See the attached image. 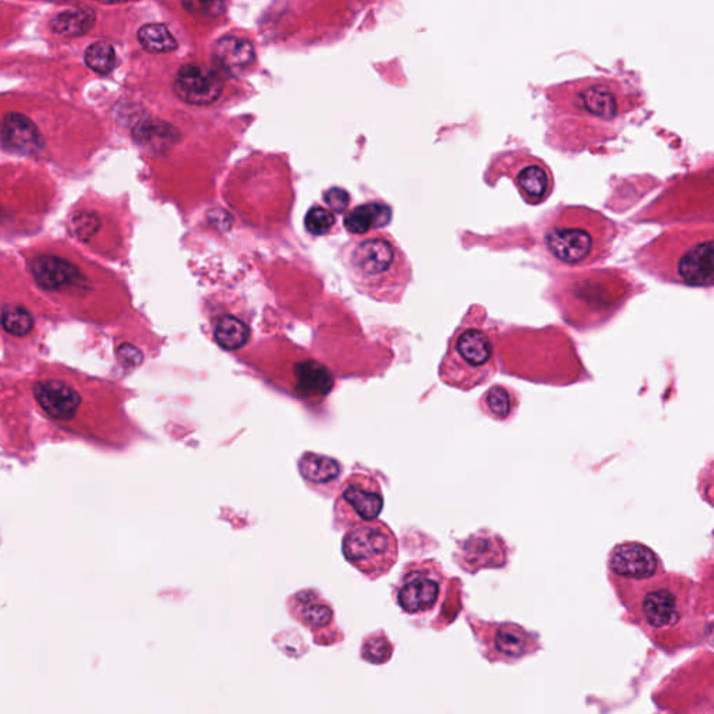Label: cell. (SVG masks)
Masks as SVG:
<instances>
[{"label":"cell","mask_w":714,"mask_h":714,"mask_svg":"<svg viewBox=\"0 0 714 714\" xmlns=\"http://www.w3.org/2000/svg\"><path fill=\"white\" fill-rule=\"evenodd\" d=\"M337 225V218L324 207L312 206L304 218V227L312 236L328 235Z\"/></svg>","instance_id":"31"},{"label":"cell","mask_w":714,"mask_h":714,"mask_svg":"<svg viewBox=\"0 0 714 714\" xmlns=\"http://www.w3.org/2000/svg\"><path fill=\"white\" fill-rule=\"evenodd\" d=\"M342 553L352 566L374 580L388 574L398 561V540L385 522L375 518L345 533Z\"/></svg>","instance_id":"7"},{"label":"cell","mask_w":714,"mask_h":714,"mask_svg":"<svg viewBox=\"0 0 714 714\" xmlns=\"http://www.w3.org/2000/svg\"><path fill=\"white\" fill-rule=\"evenodd\" d=\"M299 472L310 484L324 488L337 484L342 474V464L331 456L304 453L299 459Z\"/></svg>","instance_id":"23"},{"label":"cell","mask_w":714,"mask_h":714,"mask_svg":"<svg viewBox=\"0 0 714 714\" xmlns=\"http://www.w3.org/2000/svg\"><path fill=\"white\" fill-rule=\"evenodd\" d=\"M713 227L671 228L638 250L640 270L661 282L710 288L714 280Z\"/></svg>","instance_id":"2"},{"label":"cell","mask_w":714,"mask_h":714,"mask_svg":"<svg viewBox=\"0 0 714 714\" xmlns=\"http://www.w3.org/2000/svg\"><path fill=\"white\" fill-rule=\"evenodd\" d=\"M471 625L482 646L483 656L491 663H518L542 648L537 635L514 622L474 621L471 618Z\"/></svg>","instance_id":"11"},{"label":"cell","mask_w":714,"mask_h":714,"mask_svg":"<svg viewBox=\"0 0 714 714\" xmlns=\"http://www.w3.org/2000/svg\"><path fill=\"white\" fill-rule=\"evenodd\" d=\"M634 280L621 270L571 272L554 285V299L564 320L576 328L597 327L624 306Z\"/></svg>","instance_id":"5"},{"label":"cell","mask_w":714,"mask_h":714,"mask_svg":"<svg viewBox=\"0 0 714 714\" xmlns=\"http://www.w3.org/2000/svg\"><path fill=\"white\" fill-rule=\"evenodd\" d=\"M30 268L38 285L46 291H63L78 285L81 280L78 268L59 257H36L31 262Z\"/></svg>","instance_id":"17"},{"label":"cell","mask_w":714,"mask_h":714,"mask_svg":"<svg viewBox=\"0 0 714 714\" xmlns=\"http://www.w3.org/2000/svg\"><path fill=\"white\" fill-rule=\"evenodd\" d=\"M87 66L98 75H107L112 72L117 63V54L109 42L99 41L89 45L84 55Z\"/></svg>","instance_id":"28"},{"label":"cell","mask_w":714,"mask_h":714,"mask_svg":"<svg viewBox=\"0 0 714 714\" xmlns=\"http://www.w3.org/2000/svg\"><path fill=\"white\" fill-rule=\"evenodd\" d=\"M521 405L518 391L508 385H491L479 399V409L483 414L497 422L508 423L515 417Z\"/></svg>","instance_id":"22"},{"label":"cell","mask_w":714,"mask_h":714,"mask_svg":"<svg viewBox=\"0 0 714 714\" xmlns=\"http://www.w3.org/2000/svg\"><path fill=\"white\" fill-rule=\"evenodd\" d=\"M96 12L89 7L78 6L65 10L55 15L51 21V30L57 36H86L96 26Z\"/></svg>","instance_id":"25"},{"label":"cell","mask_w":714,"mask_h":714,"mask_svg":"<svg viewBox=\"0 0 714 714\" xmlns=\"http://www.w3.org/2000/svg\"><path fill=\"white\" fill-rule=\"evenodd\" d=\"M98 215L93 214V212H81L70 222L72 232L83 240L91 238L98 230Z\"/></svg>","instance_id":"33"},{"label":"cell","mask_w":714,"mask_h":714,"mask_svg":"<svg viewBox=\"0 0 714 714\" xmlns=\"http://www.w3.org/2000/svg\"><path fill=\"white\" fill-rule=\"evenodd\" d=\"M393 645L382 631L369 635L362 643V658L370 664H384L393 658Z\"/></svg>","instance_id":"29"},{"label":"cell","mask_w":714,"mask_h":714,"mask_svg":"<svg viewBox=\"0 0 714 714\" xmlns=\"http://www.w3.org/2000/svg\"><path fill=\"white\" fill-rule=\"evenodd\" d=\"M508 551V545L500 535L482 529L456 543L454 558L462 571L476 574L482 569L506 566Z\"/></svg>","instance_id":"13"},{"label":"cell","mask_w":714,"mask_h":714,"mask_svg":"<svg viewBox=\"0 0 714 714\" xmlns=\"http://www.w3.org/2000/svg\"><path fill=\"white\" fill-rule=\"evenodd\" d=\"M289 610L293 618L304 627L317 629L332 622L333 610L330 603L314 590H301L289 598Z\"/></svg>","instance_id":"19"},{"label":"cell","mask_w":714,"mask_h":714,"mask_svg":"<svg viewBox=\"0 0 714 714\" xmlns=\"http://www.w3.org/2000/svg\"><path fill=\"white\" fill-rule=\"evenodd\" d=\"M119 356L130 364H138L141 362V354L138 353V349H134L130 345L120 346Z\"/></svg>","instance_id":"35"},{"label":"cell","mask_w":714,"mask_h":714,"mask_svg":"<svg viewBox=\"0 0 714 714\" xmlns=\"http://www.w3.org/2000/svg\"><path fill=\"white\" fill-rule=\"evenodd\" d=\"M2 327L15 337L27 335L33 330L34 320L30 311L21 306H6L0 316Z\"/></svg>","instance_id":"30"},{"label":"cell","mask_w":714,"mask_h":714,"mask_svg":"<svg viewBox=\"0 0 714 714\" xmlns=\"http://www.w3.org/2000/svg\"><path fill=\"white\" fill-rule=\"evenodd\" d=\"M574 107L580 117L598 123L614 122L621 115L618 96L603 83L582 87L575 96Z\"/></svg>","instance_id":"15"},{"label":"cell","mask_w":714,"mask_h":714,"mask_svg":"<svg viewBox=\"0 0 714 714\" xmlns=\"http://www.w3.org/2000/svg\"><path fill=\"white\" fill-rule=\"evenodd\" d=\"M176 96L186 104L207 107L222 96L223 80L217 70L203 65H186L173 83Z\"/></svg>","instance_id":"14"},{"label":"cell","mask_w":714,"mask_h":714,"mask_svg":"<svg viewBox=\"0 0 714 714\" xmlns=\"http://www.w3.org/2000/svg\"><path fill=\"white\" fill-rule=\"evenodd\" d=\"M214 338L225 351H239L250 340V328L238 317L220 316L214 327Z\"/></svg>","instance_id":"26"},{"label":"cell","mask_w":714,"mask_h":714,"mask_svg":"<svg viewBox=\"0 0 714 714\" xmlns=\"http://www.w3.org/2000/svg\"><path fill=\"white\" fill-rule=\"evenodd\" d=\"M495 176L493 183L500 176L512 178L522 199L530 206L545 203L554 190V176L545 161L536 158L527 151H509L498 155L490 164L487 176Z\"/></svg>","instance_id":"9"},{"label":"cell","mask_w":714,"mask_h":714,"mask_svg":"<svg viewBox=\"0 0 714 714\" xmlns=\"http://www.w3.org/2000/svg\"><path fill=\"white\" fill-rule=\"evenodd\" d=\"M384 508V495L380 483L364 474H354L341 485L335 506L333 524L337 527L354 526L372 521Z\"/></svg>","instance_id":"12"},{"label":"cell","mask_w":714,"mask_h":714,"mask_svg":"<svg viewBox=\"0 0 714 714\" xmlns=\"http://www.w3.org/2000/svg\"><path fill=\"white\" fill-rule=\"evenodd\" d=\"M448 577L435 560L412 561L399 576L393 596L396 605L412 617H430L441 610L446 600Z\"/></svg>","instance_id":"8"},{"label":"cell","mask_w":714,"mask_h":714,"mask_svg":"<svg viewBox=\"0 0 714 714\" xmlns=\"http://www.w3.org/2000/svg\"><path fill=\"white\" fill-rule=\"evenodd\" d=\"M608 577L619 601L640 585L664 572L663 561L649 547L639 542H624L608 553Z\"/></svg>","instance_id":"10"},{"label":"cell","mask_w":714,"mask_h":714,"mask_svg":"<svg viewBox=\"0 0 714 714\" xmlns=\"http://www.w3.org/2000/svg\"><path fill=\"white\" fill-rule=\"evenodd\" d=\"M96 2H99V4L104 5H117L128 4V2H133V0H96Z\"/></svg>","instance_id":"36"},{"label":"cell","mask_w":714,"mask_h":714,"mask_svg":"<svg viewBox=\"0 0 714 714\" xmlns=\"http://www.w3.org/2000/svg\"><path fill=\"white\" fill-rule=\"evenodd\" d=\"M34 396L45 413L59 422L75 419L81 405L80 395L72 387L55 380L36 382Z\"/></svg>","instance_id":"16"},{"label":"cell","mask_w":714,"mask_h":714,"mask_svg":"<svg viewBox=\"0 0 714 714\" xmlns=\"http://www.w3.org/2000/svg\"><path fill=\"white\" fill-rule=\"evenodd\" d=\"M0 136L7 148L20 154H33L41 147L38 128L30 117L18 112H10L5 117Z\"/></svg>","instance_id":"18"},{"label":"cell","mask_w":714,"mask_h":714,"mask_svg":"<svg viewBox=\"0 0 714 714\" xmlns=\"http://www.w3.org/2000/svg\"><path fill=\"white\" fill-rule=\"evenodd\" d=\"M341 265L357 292L385 303H398L412 280V265L387 233L352 239L341 249Z\"/></svg>","instance_id":"3"},{"label":"cell","mask_w":714,"mask_h":714,"mask_svg":"<svg viewBox=\"0 0 714 714\" xmlns=\"http://www.w3.org/2000/svg\"><path fill=\"white\" fill-rule=\"evenodd\" d=\"M333 387L330 370L314 361H304L295 367V391L301 398L320 399Z\"/></svg>","instance_id":"21"},{"label":"cell","mask_w":714,"mask_h":714,"mask_svg":"<svg viewBox=\"0 0 714 714\" xmlns=\"http://www.w3.org/2000/svg\"><path fill=\"white\" fill-rule=\"evenodd\" d=\"M214 56L223 70L232 75L243 72L256 59L253 44L240 36H227L218 39L214 46Z\"/></svg>","instance_id":"20"},{"label":"cell","mask_w":714,"mask_h":714,"mask_svg":"<svg viewBox=\"0 0 714 714\" xmlns=\"http://www.w3.org/2000/svg\"><path fill=\"white\" fill-rule=\"evenodd\" d=\"M495 331L485 327V314L474 317L467 311L453 337L448 341L440 366V378L450 387L474 390L484 384L497 372Z\"/></svg>","instance_id":"6"},{"label":"cell","mask_w":714,"mask_h":714,"mask_svg":"<svg viewBox=\"0 0 714 714\" xmlns=\"http://www.w3.org/2000/svg\"><path fill=\"white\" fill-rule=\"evenodd\" d=\"M138 42L147 52L168 54L178 48V41L164 25H146L138 30Z\"/></svg>","instance_id":"27"},{"label":"cell","mask_w":714,"mask_h":714,"mask_svg":"<svg viewBox=\"0 0 714 714\" xmlns=\"http://www.w3.org/2000/svg\"><path fill=\"white\" fill-rule=\"evenodd\" d=\"M618 227L600 211L564 206L548 215L542 241L548 256L569 268L589 267L613 253Z\"/></svg>","instance_id":"4"},{"label":"cell","mask_w":714,"mask_h":714,"mask_svg":"<svg viewBox=\"0 0 714 714\" xmlns=\"http://www.w3.org/2000/svg\"><path fill=\"white\" fill-rule=\"evenodd\" d=\"M182 5L189 15L206 20L219 17L225 10V0H182Z\"/></svg>","instance_id":"32"},{"label":"cell","mask_w":714,"mask_h":714,"mask_svg":"<svg viewBox=\"0 0 714 714\" xmlns=\"http://www.w3.org/2000/svg\"><path fill=\"white\" fill-rule=\"evenodd\" d=\"M393 209L384 203H367L352 209L343 220V227L352 235H366L370 230L387 227Z\"/></svg>","instance_id":"24"},{"label":"cell","mask_w":714,"mask_h":714,"mask_svg":"<svg viewBox=\"0 0 714 714\" xmlns=\"http://www.w3.org/2000/svg\"><path fill=\"white\" fill-rule=\"evenodd\" d=\"M621 605L635 624L661 649H687L702 640L697 585L689 577L661 572L629 593Z\"/></svg>","instance_id":"1"},{"label":"cell","mask_w":714,"mask_h":714,"mask_svg":"<svg viewBox=\"0 0 714 714\" xmlns=\"http://www.w3.org/2000/svg\"><path fill=\"white\" fill-rule=\"evenodd\" d=\"M324 201L333 211L343 212L351 203V197H349L348 191L343 189L332 188L325 191Z\"/></svg>","instance_id":"34"}]
</instances>
